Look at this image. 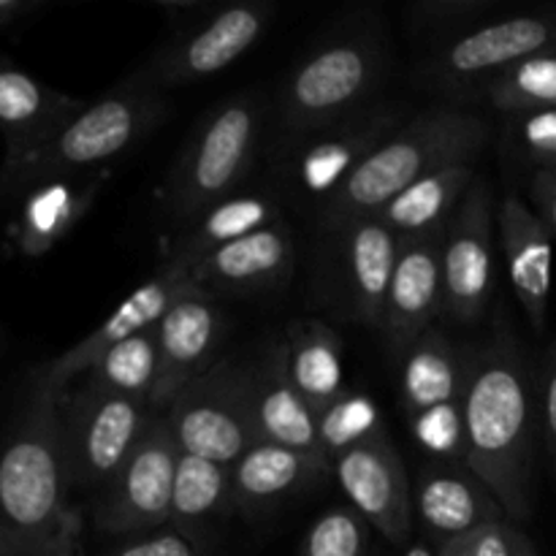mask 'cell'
Instances as JSON below:
<instances>
[{"label":"cell","instance_id":"obj_7","mask_svg":"<svg viewBox=\"0 0 556 556\" xmlns=\"http://www.w3.org/2000/svg\"><path fill=\"white\" fill-rule=\"evenodd\" d=\"M144 402L98 380L60 405V443L68 489H106L134 454L152 416Z\"/></svg>","mask_w":556,"mask_h":556},{"label":"cell","instance_id":"obj_24","mask_svg":"<svg viewBox=\"0 0 556 556\" xmlns=\"http://www.w3.org/2000/svg\"><path fill=\"white\" fill-rule=\"evenodd\" d=\"M103 188V172L85 177H54L33 185L22 201L16 223V244L22 253L41 255L68 237L71 228L87 215Z\"/></svg>","mask_w":556,"mask_h":556},{"label":"cell","instance_id":"obj_27","mask_svg":"<svg viewBox=\"0 0 556 556\" xmlns=\"http://www.w3.org/2000/svg\"><path fill=\"white\" fill-rule=\"evenodd\" d=\"M472 185L476 172L470 163L443 168L413 182L372 217L383 220L400 239L445 231Z\"/></svg>","mask_w":556,"mask_h":556},{"label":"cell","instance_id":"obj_41","mask_svg":"<svg viewBox=\"0 0 556 556\" xmlns=\"http://www.w3.org/2000/svg\"><path fill=\"white\" fill-rule=\"evenodd\" d=\"M486 9V0H454V3H424L416 9V16L424 25H448L451 20H467Z\"/></svg>","mask_w":556,"mask_h":556},{"label":"cell","instance_id":"obj_21","mask_svg":"<svg viewBox=\"0 0 556 556\" xmlns=\"http://www.w3.org/2000/svg\"><path fill=\"white\" fill-rule=\"evenodd\" d=\"M250 383H253L255 443H275L302 451L331 470V459L318 438V413L288 380L280 348H275L258 367L250 369Z\"/></svg>","mask_w":556,"mask_h":556},{"label":"cell","instance_id":"obj_23","mask_svg":"<svg viewBox=\"0 0 556 556\" xmlns=\"http://www.w3.org/2000/svg\"><path fill=\"white\" fill-rule=\"evenodd\" d=\"M342 231H345L342 258H345L353 318L372 329H383L386 299L400 253V237L378 217H364Z\"/></svg>","mask_w":556,"mask_h":556},{"label":"cell","instance_id":"obj_45","mask_svg":"<svg viewBox=\"0 0 556 556\" xmlns=\"http://www.w3.org/2000/svg\"><path fill=\"white\" fill-rule=\"evenodd\" d=\"M402 556H434V554L429 552L427 546H413V548H407V552L402 554Z\"/></svg>","mask_w":556,"mask_h":556},{"label":"cell","instance_id":"obj_46","mask_svg":"<svg viewBox=\"0 0 556 556\" xmlns=\"http://www.w3.org/2000/svg\"><path fill=\"white\" fill-rule=\"evenodd\" d=\"M68 556H76V554H68Z\"/></svg>","mask_w":556,"mask_h":556},{"label":"cell","instance_id":"obj_35","mask_svg":"<svg viewBox=\"0 0 556 556\" xmlns=\"http://www.w3.org/2000/svg\"><path fill=\"white\" fill-rule=\"evenodd\" d=\"M410 429L418 443L440 462L448 465H465V416H462V402L454 405L432 407L418 416H410ZM467 467V465H465Z\"/></svg>","mask_w":556,"mask_h":556},{"label":"cell","instance_id":"obj_30","mask_svg":"<svg viewBox=\"0 0 556 556\" xmlns=\"http://www.w3.org/2000/svg\"><path fill=\"white\" fill-rule=\"evenodd\" d=\"M231 505V467L204 456L179 454L172 494V527L190 530Z\"/></svg>","mask_w":556,"mask_h":556},{"label":"cell","instance_id":"obj_5","mask_svg":"<svg viewBox=\"0 0 556 556\" xmlns=\"http://www.w3.org/2000/svg\"><path fill=\"white\" fill-rule=\"evenodd\" d=\"M266 101L255 90L226 98L204 114L168 177L166 210L177 223H193L217 201L237 193L258 157Z\"/></svg>","mask_w":556,"mask_h":556},{"label":"cell","instance_id":"obj_22","mask_svg":"<svg viewBox=\"0 0 556 556\" xmlns=\"http://www.w3.org/2000/svg\"><path fill=\"white\" fill-rule=\"evenodd\" d=\"M293 264L291 233L282 223L248 233L231 244L212 250L190 266V277L201 288H228V291H255L277 286Z\"/></svg>","mask_w":556,"mask_h":556},{"label":"cell","instance_id":"obj_16","mask_svg":"<svg viewBox=\"0 0 556 556\" xmlns=\"http://www.w3.org/2000/svg\"><path fill=\"white\" fill-rule=\"evenodd\" d=\"M193 286L195 282L188 269H182V266L177 264H163V269L157 271L155 277H150L147 282H141L128 299H123L119 307L114 309L106 320H101L98 329H92L85 340L76 342V345L68 348L63 356H58L49 367L41 369L47 383L63 394L65 386H68L76 375L90 372V367L103 356V353L112 351L119 342L130 340V337L139 334V331L155 329L157 320L166 315V309Z\"/></svg>","mask_w":556,"mask_h":556},{"label":"cell","instance_id":"obj_3","mask_svg":"<svg viewBox=\"0 0 556 556\" xmlns=\"http://www.w3.org/2000/svg\"><path fill=\"white\" fill-rule=\"evenodd\" d=\"M489 141V123L472 112L440 106L396 128L329 199L320 220L329 228L372 217L394 195L443 168L470 163Z\"/></svg>","mask_w":556,"mask_h":556},{"label":"cell","instance_id":"obj_34","mask_svg":"<svg viewBox=\"0 0 556 556\" xmlns=\"http://www.w3.org/2000/svg\"><path fill=\"white\" fill-rule=\"evenodd\" d=\"M369 525L353 508L318 516L302 541L299 556H367Z\"/></svg>","mask_w":556,"mask_h":556},{"label":"cell","instance_id":"obj_14","mask_svg":"<svg viewBox=\"0 0 556 556\" xmlns=\"http://www.w3.org/2000/svg\"><path fill=\"white\" fill-rule=\"evenodd\" d=\"M394 106H367L353 117L293 141L286 152L291 177L307 195L329 199L386 139L396 130Z\"/></svg>","mask_w":556,"mask_h":556},{"label":"cell","instance_id":"obj_12","mask_svg":"<svg viewBox=\"0 0 556 556\" xmlns=\"http://www.w3.org/2000/svg\"><path fill=\"white\" fill-rule=\"evenodd\" d=\"M494 288V199L476 182L448 223L443 242V313L476 324Z\"/></svg>","mask_w":556,"mask_h":556},{"label":"cell","instance_id":"obj_15","mask_svg":"<svg viewBox=\"0 0 556 556\" xmlns=\"http://www.w3.org/2000/svg\"><path fill=\"white\" fill-rule=\"evenodd\" d=\"M155 331L161 372H157L152 410H166L185 386L215 367V351L223 334V315L210 291L193 286L166 309V315L157 320Z\"/></svg>","mask_w":556,"mask_h":556},{"label":"cell","instance_id":"obj_10","mask_svg":"<svg viewBox=\"0 0 556 556\" xmlns=\"http://www.w3.org/2000/svg\"><path fill=\"white\" fill-rule=\"evenodd\" d=\"M179 445L166 416H152L114 481L96 505V527L114 538H134L172 527V494Z\"/></svg>","mask_w":556,"mask_h":556},{"label":"cell","instance_id":"obj_17","mask_svg":"<svg viewBox=\"0 0 556 556\" xmlns=\"http://www.w3.org/2000/svg\"><path fill=\"white\" fill-rule=\"evenodd\" d=\"M448 231V228H445ZM445 231L400 239L383 331L396 353H405L421 340L443 309V242Z\"/></svg>","mask_w":556,"mask_h":556},{"label":"cell","instance_id":"obj_9","mask_svg":"<svg viewBox=\"0 0 556 556\" xmlns=\"http://www.w3.org/2000/svg\"><path fill=\"white\" fill-rule=\"evenodd\" d=\"M538 54H556V14H525L476 27L421 65L429 90L470 98Z\"/></svg>","mask_w":556,"mask_h":556},{"label":"cell","instance_id":"obj_25","mask_svg":"<svg viewBox=\"0 0 556 556\" xmlns=\"http://www.w3.org/2000/svg\"><path fill=\"white\" fill-rule=\"evenodd\" d=\"M329 467L302 451L275 443H253L231 465V505L258 514L296 489L318 481Z\"/></svg>","mask_w":556,"mask_h":556},{"label":"cell","instance_id":"obj_39","mask_svg":"<svg viewBox=\"0 0 556 556\" xmlns=\"http://www.w3.org/2000/svg\"><path fill=\"white\" fill-rule=\"evenodd\" d=\"M538 427L556 467V348L548 351L538 380Z\"/></svg>","mask_w":556,"mask_h":556},{"label":"cell","instance_id":"obj_44","mask_svg":"<svg viewBox=\"0 0 556 556\" xmlns=\"http://www.w3.org/2000/svg\"><path fill=\"white\" fill-rule=\"evenodd\" d=\"M514 556H538L535 546L530 543V538L516 532V541H514Z\"/></svg>","mask_w":556,"mask_h":556},{"label":"cell","instance_id":"obj_2","mask_svg":"<svg viewBox=\"0 0 556 556\" xmlns=\"http://www.w3.org/2000/svg\"><path fill=\"white\" fill-rule=\"evenodd\" d=\"M60 405L63 394L38 375L0 445V556L76 554L79 521L65 503Z\"/></svg>","mask_w":556,"mask_h":556},{"label":"cell","instance_id":"obj_11","mask_svg":"<svg viewBox=\"0 0 556 556\" xmlns=\"http://www.w3.org/2000/svg\"><path fill=\"white\" fill-rule=\"evenodd\" d=\"M271 11L261 0L217 5L206 20L179 30L136 76L155 90L210 79L258 43L269 27Z\"/></svg>","mask_w":556,"mask_h":556},{"label":"cell","instance_id":"obj_18","mask_svg":"<svg viewBox=\"0 0 556 556\" xmlns=\"http://www.w3.org/2000/svg\"><path fill=\"white\" fill-rule=\"evenodd\" d=\"M81 106V101L52 90L0 58V134L5 139L0 172L20 166L38 147L47 144Z\"/></svg>","mask_w":556,"mask_h":556},{"label":"cell","instance_id":"obj_26","mask_svg":"<svg viewBox=\"0 0 556 556\" xmlns=\"http://www.w3.org/2000/svg\"><path fill=\"white\" fill-rule=\"evenodd\" d=\"M402 356L400 386L407 416L462 402L472 353L459 351L445 334L429 329Z\"/></svg>","mask_w":556,"mask_h":556},{"label":"cell","instance_id":"obj_43","mask_svg":"<svg viewBox=\"0 0 556 556\" xmlns=\"http://www.w3.org/2000/svg\"><path fill=\"white\" fill-rule=\"evenodd\" d=\"M27 11H33V3H27V0H0V30L14 25Z\"/></svg>","mask_w":556,"mask_h":556},{"label":"cell","instance_id":"obj_20","mask_svg":"<svg viewBox=\"0 0 556 556\" xmlns=\"http://www.w3.org/2000/svg\"><path fill=\"white\" fill-rule=\"evenodd\" d=\"M413 505L438 543L508 519L503 505L465 465L448 462L427 465L418 472Z\"/></svg>","mask_w":556,"mask_h":556},{"label":"cell","instance_id":"obj_13","mask_svg":"<svg viewBox=\"0 0 556 556\" xmlns=\"http://www.w3.org/2000/svg\"><path fill=\"white\" fill-rule=\"evenodd\" d=\"M340 489L351 500L353 510L369 527L389 538L391 543H405L413 527V492L405 465L391 445L389 434L356 445L331 462Z\"/></svg>","mask_w":556,"mask_h":556},{"label":"cell","instance_id":"obj_4","mask_svg":"<svg viewBox=\"0 0 556 556\" xmlns=\"http://www.w3.org/2000/svg\"><path fill=\"white\" fill-rule=\"evenodd\" d=\"M166 114L168 103L163 92L134 74L98 101L85 103L20 166L0 172V190L11 193L43 179L98 174L103 163L114 161L152 134Z\"/></svg>","mask_w":556,"mask_h":556},{"label":"cell","instance_id":"obj_6","mask_svg":"<svg viewBox=\"0 0 556 556\" xmlns=\"http://www.w3.org/2000/svg\"><path fill=\"white\" fill-rule=\"evenodd\" d=\"M383 74V43L367 30L329 38L307 54L280 92V128L299 141L367 109Z\"/></svg>","mask_w":556,"mask_h":556},{"label":"cell","instance_id":"obj_40","mask_svg":"<svg viewBox=\"0 0 556 556\" xmlns=\"http://www.w3.org/2000/svg\"><path fill=\"white\" fill-rule=\"evenodd\" d=\"M530 199L535 204L538 217L556 237V168H538L530 182Z\"/></svg>","mask_w":556,"mask_h":556},{"label":"cell","instance_id":"obj_42","mask_svg":"<svg viewBox=\"0 0 556 556\" xmlns=\"http://www.w3.org/2000/svg\"><path fill=\"white\" fill-rule=\"evenodd\" d=\"M155 5H157V11H163V14H166L172 22H182V30L185 27L195 25V22H201L195 14H201V11H210V5L195 3V0H157Z\"/></svg>","mask_w":556,"mask_h":556},{"label":"cell","instance_id":"obj_36","mask_svg":"<svg viewBox=\"0 0 556 556\" xmlns=\"http://www.w3.org/2000/svg\"><path fill=\"white\" fill-rule=\"evenodd\" d=\"M101 556H204V543L190 530L163 527L144 535L123 538L117 546L106 548Z\"/></svg>","mask_w":556,"mask_h":556},{"label":"cell","instance_id":"obj_32","mask_svg":"<svg viewBox=\"0 0 556 556\" xmlns=\"http://www.w3.org/2000/svg\"><path fill=\"white\" fill-rule=\"evenodd\" d=\"M483 96L508 114H532L556 109V54H538L505 71Z\"/></svg>","mask_w":556,"mask_h":556},{"label":"cell","instance_id":"obj_37","mask_svg":"<svg viewBox=\"0 0 556 556\" xmlns=\"http://www.w3.org/2000/svg\"><path fill=\"white\" fill-rule=\"evenodd\" d=\"M516 532L519 530L508 519L492 521L467 535L438 543L434 556H514Z\"/></svg>","mask_w":556,"mask_h":556},{"label":"cell","instance_id":"obj_19","mask_svg":"<svg viewBox=\"0 0 556 556\" xmlns=\"http://www.w3.org/2000/svg\"><path fill=\"white\" fill-rule=\"evenodd\" d=\"M497 228L516 299L530 318L532 329L543 331L548 324V302H552V231L538 217V212H532L514 193L505 195L500 204Z\"/></svg>","mask_w":556,"mask_h":556},{"label":"cell","instance_id":"obj_33","mask_svg":"<svg viewBox=\"0 0 556 556\" xmlns=\"http://www.w3.org/2000/svg\"><path fill=\"white\" fill-rule=\"evenodd\" d=\"M386 434L383 418L375 402L358 391H345L331 405L318 410V438L331 462L356 445Z\"/></svg>","mask_w":556,"mask_h":556},{"label":"cell","instance_id":"obj_29","mask_svg":"<svg viewBox=\"0 0 556 556\" xmlns=\"http://www.w3.org/2000/svg\"><path fill=\"white\" fill-rule=\"evenodd\" d=\"M275 223H280L275 201L261 193H233L195 217L193 228L172 248L166 264H177L190 271V266L210 255L212 250L237 242L266 226H275Z\"/></svg>","mask_w":556,"mask_h":556},{"label":"cell","instance_id":"obj_1","mask_svg":"<svg viewBox=\"0 0 556 556\" xmlns=\"http://www.w3.org/2000/svg\"><path fill=\"white\" fill-rule=\"evenodd\" d=\"M462 416L467 470L494 494L510 521H527L538 410L530 367L508 331L472 353Z\"/></svg>","mask_w":556,"mask_h":556},{"label":"cell","instance_id":"obj_28","mask_svg":"<svg viewBox=\"0 0 556 556\" xmlns=\"http://www.w3.org/2000/svg\"><path fill=\"white\" fill-rule=\"evenodd\" d=\"M280 353L288 380L315 413L348 391L342 375V342L326 324H293Z\"/></svg>","mask_w":556,"mask_h":556},{"label":"cell","instance_id":"obj_31","mask_svg":"<svg viewBox=\"0 0 556 556\" xmlns=\"http://www.w3.org/2000/svg\"><path fill=\"white\" fill-rule=\"evenodd\" d=\"M157 372H161V358H157V331L147 329L134 334L130 340L119 342L112 351L103 353L90 367V378L98 380L106 389L117 394L134 396L144 402L152 410L157 389Z\"/></svg>","mask_w":556,"mask_h":556},{"label":"cell","instance_id":"obj_8","mask_svg":"<svg viewBox=\"0 0 556 556\" xmlns=\"http://www.w3.org/2000/svg\"><path fill=\"white\" fill-rule=\"evenodd\" d=\"M182 454L231 467L255 443L250 369L215 364L163 410Z\"/></svg>","mask_w":556,"mask_h":556},{"label":"cell","instance_id":"obj_38","mask_svg":"<svg viewBox=\"0 0 556 556\" xmlns=\"http://www.w3.org/2000/svg\"><path fill=\"white\" fill-rule=\"evenodd\" d=\"M519 144L541 168H556V109L519 114Z\"/></svg>","mask_w":556,"mask_h":556}]
</instances>
